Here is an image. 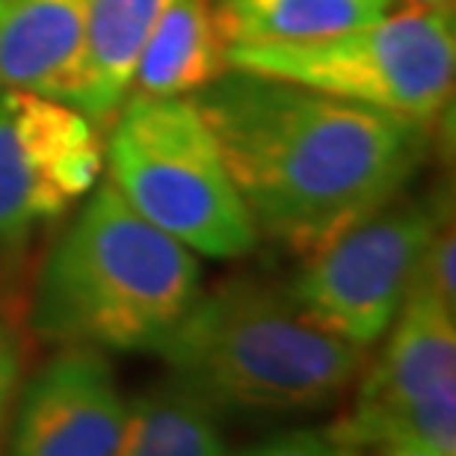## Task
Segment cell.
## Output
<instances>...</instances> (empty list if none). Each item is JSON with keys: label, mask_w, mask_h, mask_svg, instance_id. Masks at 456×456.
<instances>
[{"label": "cell", "mask_w": 456, "mask_h": 456, "mask_svg": "<svg viewBox=\"0 0 456 456\" xmlns=\"http://www.w3.org/2000/svg\"><path fill=\"white\" fill-rule=\"evenodd\" d=\"M125 409L104 350L62 344L21 391L9 444L21 456H110L122 439Z\"/></svg>", "instance_id": "ba28073f"}, {"label": "cell", "mask_w": 456, "mask_h": 456, "mask_svg": "<svg viewBox=\"0 0 456 456\" xmlns=\"http://www.w3.org/2000/svg\"><path fill=\"white\" fill-rule=\"evenodd\" d=\"M258 234L303 255L395 202L424 158V122L225 69L193 95Z\"/></svg>", "instance_id": "6da1fadb"}, {"label": "cell", "mask_w": 456, "mask_h": 456, "mask_svg": "<svg viewBox=\"0 0 456 456\" xmlns=\"http://www.w3.org/2000/svg\"><path fill=\"white\" fill-rule=\"evenodd\" d=\"M172 0H89L77 60L57 102L104 122L127 93L154 24Z\"/></svg>", "instance_id": "30bf717a"}, {"label": "cell", "mask_w": 456, "mask_h": 456, "mask_svg": "<svg viewBox=\"0 0 456 456\" xmlns=\"http://www.w3.org/2000/svg\"><path fill=\"white\" fill-rule=\"evenodd\" d=\"M154 353L172 379L220 415L321 412L364 370V346L317 326L288 294L252 279L199 294Z\"/></svg>", "instance_id": "7a4b0ae2"}, {"label": "cell", "mask_w": 456, "mask_h": 456, "mask_svg": "<svg viewBox=\"0 0 456 456\" xmlns=\"http://www.w3.org/2000/svg\"><path fill=\"white\" fill-rule=\"evenodd\" d=\"M448 214L433 202H388L338 240L305 255L288 297L317 326L368 350L395 323L421 249Z\"/></svg>", "instance_id": "8992f818"}, {"label": "cell", "mask_w": 456, "mask_h": 456, "mask_svg": "<svg viewBox=\"0 0 456 456\" xmlns=\"http://www.w3.org/2000/svg\"><path fill=\"white\" fill-rule=\"evenodd\" d=\"M199 294L193 249L104 184L42 264L30 326L53 344L154 353Z\"/></svg>", "instance_id": "3957f363"}, {"label": "cell", "mask_w": 456, "mask_h": 456, "mask_svg": "<svg viewBox=\"0 0 456 456\" xmlns=\"http://www.w3.org/2000/svg\"><path fill=\"white\" fill-rule=\"evenodd\" d=\"M214 0H172L136 60L131 95L187 98L228 69Z\"/></svg>", "instance_id": "7c38bea8"}, {"label": "cell", "mask_w": 456, "mask_h": 456, "mask_svg": "<svg viewBox=\"0 0 456 456\" xmlns=\"http://www.w3.org/2000/svg\"><path fill=\"white\" fill-rule=\"evenodd\" d=\"M102 160L89 116L57 98L0 89V243L21 240L86 196Z\"/></svg>", "instance_id": "52a82bcc"}, {"label": "cell", "mask_w": 456, "mask_h": 456, "mask_svg": "<svg viewBox=\"0 0 456 456\" xmlns=\"http://www.w3.org/2000/svg\"><path fill=\"white\" fill-rule=\"evenodd\" d=\"M453 264H456L453 225L442 223L421 249V258H418V264H415V273H412L409 288H421V290H427V294L439 297L444 305L456 312V270H453Z\"/></svg>", "instance_id": "2e32d148"}, {"label": "cell", "mask_w": 456, "mask_h": 456, "mask_svg": "<svg viewBox=\"0 0 456 456\" xmlns=\"http://www.w3.org/2000/svg\"><path fill=\"white\" fill-rule=\"evenodd\" d=\"M89 0H0V89L60 95L77 60Z\"/></svg>", "instance_id": "8fae6325"}, {"label": "cell", "mask_w": 456, "mask_h": 456, "mask_svg": "<svg viewBox=\"0 0 456 456\" xmlns=\"http://www.w3.org/2000/svg\"><path fill=\"white\" fill-rule=\"evenodd\" d=\"M338 451L391 456H451L456 451V382L362 424L335 421L323 436Z\"/></svg>", "instance_id": "9a60e30c"}, {"label": "cell", "mask_w": 456, "mask_h": 456, "mask_svg": "<svg viewBox=\"0 0 456 456\" xmlns=\"http://www.w3.org/2000/svg\"><path fill=\"white\" fill-rule=\"evenodd\" d=\"M225 62L427 125L453 89V4H412L314 42L228 45Z\"/></svg>", "instance_id": "5b68a950"}, {"label": "cell", "mask_w": 456, "mask_h": 456, "mask_svg": "<svg viewBox=\"0 0 456 456\" xmlns=\"http://www.w3.org/2000/svg\"><path fill=\"white\" fill-rule=\"evenodd\" d=\"M412 4H424V6H442V4H453V0H412Z\"/></svg>", "instance_id": "ac0fdd59"}, {"label": "cell", "mask_w": 456, "mask_h": 456, "mask_svg": "<svg viewBox=\"0 0 456 456\" xmlns=\"http://www.w3.org/2000/svg\"><path fill=\"white\" fill-rule=\"evenodd\" d=\"M388 341L359 379L341 424H362L456 382V312L439 297L409 288Z\"/></svg>", "instance_id": "9c48e42d"}, {"label": "cell", "mask_w": 456, "mask_h": 456, "mask_svg": "<svg viewBox=\"0 0 456 456\" xmlns=\"http://www.w3.org/2000/svg\"><path fill=\"white\" fill-rule=\"evenodd\" d=\"M110 184L142 220L208 258H237L258 240L193 98L131 95L107 142Z\"/></svg>", "instance_id": "277c9868"}, {"label": "cell", "mask_w": 456, "mask_h": 456, "mask_svg": "<svg viewBox=\"0 0 456 456\" xmlns=\"http://www.w3.org/2000/svg\"><path fill=\"white\" fill-rule=\"evenodd\" d=\"M397 0H214L225 45H299L386 15Z\"/></svg>", "instance_id": "5bb4252c"}, {"label": "cell", "mask_w": 456, "mask_h": 456, "mask_svg": "<svg viewBox=\"0 0 456 456\" xmlns=\"http://www.w3.org/2000/svg\"><path fill=\"white\" fill-rule=\"evenodd\" d=\"M18 382H21V346L12 332L0 323V439H4L9 412H12Z\"/></svg>", "instance_id": "e0dca14e"}, {"label": "cell", "mask_w": 456, "mask_h": 456, "mask_svg": "<svg viewBox=\"0 0 456 456\" xmlns=\"http://www.w3.org/2000/svg\"><path fill=\"white\" fill-rule=\"evenodd\" d=\"M122 456H220L228 453L223 415L184 382L169 379L136 395L125 409Z\"/></svg>", "instance_id": "4fadbf2b"}]
</instances>
